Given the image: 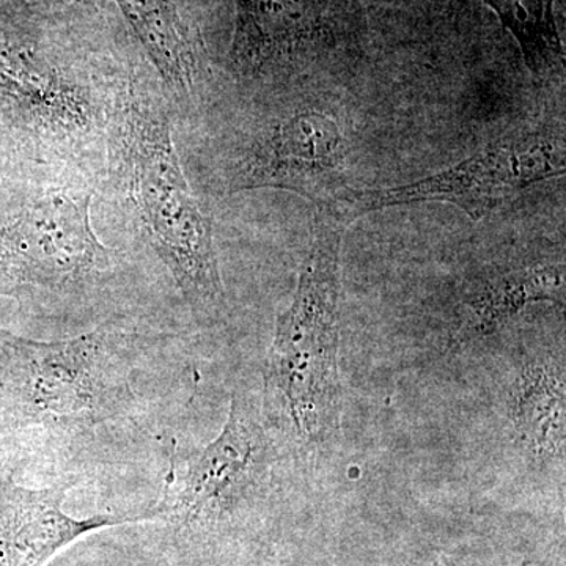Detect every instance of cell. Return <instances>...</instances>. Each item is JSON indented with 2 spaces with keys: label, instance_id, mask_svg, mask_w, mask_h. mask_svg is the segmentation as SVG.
Segmentation results:
<instances>
[{
  "label": "cell",
  "instance_id": "obj_1",
  "mask_svg": "<svg viewBox=\"0 0 566 566\" xmlns=\"http://www.w3.org/2000/svg\"><path fill=\"white\" fill-rule=\"evenodd\" d=\"M115 137L117 174L145 237L193 311H214L223 303L214 227L182 172L166 112L134 93Z\"/></svg>",
  "mask_w": 566,
  "mask_h": 566
},
{
  "label": "cell",
  "instance_id": "obj_2",
  "mask_svg": "<svg viewBox=\"0 0 566 566\" xmlns=\"http://www.w3.org/2000/svg\"><path fill=\"white\" fill-rule=\"evenodd\" d=\"M344 222L316 210L314 240L290 307L277 318L264 382L297 441L322 449L340 431V245Z\"/></svg>",
  "mask_w": 566,
  "mask_h": 566
},
{
  "label": "cell",
  "instance_id": "obj_3",
  "mask_svg": "<svg viewBox=\"0 0 566 566\" xmlns=\"http://www.w3.org/2000/svg\"><path fill=\"white\" fill-rule=\"evenodd\" d=\"M134 335L98 329L69 340L0 334L2 382L24 423L77 434L132 415Z\"/></svg>",
  "mask_w": 566,
  "mask_h": 566
},
{
  "label": "cell",
  "instance_id": "obj_4",
  "mask_svg": "<svg viewBox=\"0 0 566 566\" xmlns=\"http://www.w3.org/2000/svg\"><path fill=\"white\" fill-rule=\"evenodd\" d=\"M564 129L542 125L509 134L465 161L423 180L386 189L345 192L329 208L349 226L360 216L390 207L422 202L450 203L479 221L536 182L565 174Z\"/></svg>",
  "mask_w": 566,
  "mask_h": 566
},
{
  "label": "cell",
  "instance_id": "obj_5",
  "mask_svg": "<svg viewBox=\"0 0 566 566\" xmlns=\"http://www.w3.org/2000/svg\"><path fill=\"white\" fill-rule=\"evenodd\" d=\"M352 151L346 125L334 111L303 104L252 133L229 164L227 192L282 189L327 210L353 189Z\"/></svg>",
  "mask_w": 566,
  "mask_h": 566
},
{
  "label": "cell",
  "instance_id": "obj_6",
  "mask_svg": "<svg viewBox=\"0 0 566 566\" xmlns=\"http://www.w3.org/2000/svg\"><path fill=\"white\" fill-rule=\"evenodd\" d=\"M273 449L259 409L233 394L221 433L193 458L178 491H167L156 517L180 528L202 526L248 499L266 482Z\"/></svg>",
  "mask_w": 566,
  "mask_h": 566
},
{
  "label": "cell",
  "instance_id": "obj_7",
  "mask_svg": "<svg viewBox=\"0 0 566 566\" xmlns=\"http://www.w3.org/2000/svg\"><path fill=\"white\" fill-rule=\"evenodd\" d=\"M6 255L25 281L63 290L103 270L107 251L92 229L87 193L54 191L32 203L6 234Z\"/></svg>",
  "mask_w": 566,
  "mask_h": 566
},
{
  "label": "cell",
  "instance_id": "obj_8",
  "mask_svg": "<svg viewBox=\"0 0 566 566\" xmlns=\"http://www.w3.org/2000/svg\"><path fill=\"white\" fill-rule=\"evenodd\" d=\"M333 0H234L233 69L244 77L292 65L323 39Z\"/></svg>",
  "mask_w": 566,
  "mask_h": 566
},
{
  "label": "cell",
  "instance_id": "obj_9",
  "mask_svg": "<svg viewBox=\"0 0 566 566\" xmlns=\"http://www.w3.org/2000/svg\"><path fill=\"white\" fill-rule=\"evenodd\" d=\"M564 352L521 354L505 390L516 446L539 468L565 463Z\"/></svg>",
  "mask_w": 566,
  "mask_h": 566
},
{
  "label": "cell",
  "instance_id": "obj_10",
  "mask_svg": "<svg viewBox=\"0 0 566 566\" xmlns=\"http://www.w3.org/2000/svg\"><path fill=\"white\" fill-rule=\"evenodd\" d=\"M71 483L46 490H14L7 513V549L13 566H44L71 543L102 528L156 520L142 515H96L77 520L62 510Z\"/></svg>",
  "mask_w": 566,
  "mask_h": 566
},
{
  "label": "cell",
  "instance_id": "obj_11",
  "mask_svg": "<svg viewBox=\"0 0 566 566\" xmlns=\"http://www.w3.org/2000/svg\"><path fill=\"white\" fill-rule=\"evenodd\" d=\"M564 264L527 263L483 275L465 293L455 345L497 334L535 303H562Z\"/></svg>",
  "mask_w": 566,
  "mask_h": 566
},
{
  "label": "cell",
  "instance_id": "obj_12",
  "mask_svg": "<svg viewBox=\"0 0 566 566\" xmlns=\"http://www.w3.org/2000/svg\"><path fill=\"white\" fill-rule=\"evenodd\" d=\"M134 35L178 96H191L205 80L203 44L174 0H115Z\"/></svg>",
  "mask_w": 566,
  "mask_h": 566
},
{
  "label": "cell",
  "instance_id": "obj_13",
  "mask_svg": "<svg viewBox=\"0 0 566 566\" xmlns=\"http://www.w3.org/2000/svg\"><path fill=\"white\" fill-rule=\"evenodd\" d=\"M515 36L524 62L536 80L547 81L564 71V48L558 36L554 0H485Z\"/></svg>",
  "mask_w": 566,
  "mask_h": 566
},
{
  "label": "cell",
  "instance_id": "obj_14",
  "mask_svg": "<svg viewBox=\"0 0 566 566\" xmlns=\"http://www.w3.org/2000/svg\"><path fill=\"white\" fill-rule=\"evenodd\" d=\"M81 0H0L3 6H13L17 9H29L35 11H52L54 9H62L69 3H77Z\"/></svg>",
  "mask_w": 566,
  "mask_h": 566
},
{
  "label": "cell",
  "instance_id": "obj_15",
  "mask_svg": "<svg viewBox=\"0 0 566 566\" xmlns=\"http://www.w3.org/2000/svg\"><path fill=\"white\" fill-rule=\"evenodd\" d=\"M444 566H450V565H444Z\"/></svg>",
  "mask_w": 566,
  "mask_h": 566
}]
</instances>
